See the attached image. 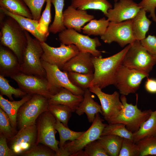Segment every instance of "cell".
<instances>
[{
    "label": "cell",
    "mask_w": 156,
    "mask_h": 156,
    "mask_svg": "<svg viewBox=\"0 0 156 156\" xmlns=\"http://www.w3.org/2000/svg\"><path fill=\"white\" fill-rule=\"evenodd\" d=\"M37 134L36 124L23 128L8 142V146L16 156H20L36 145Z\"/></svg>",
    "instance_id": "2e32d148"
},
{
    "label": "cell",
    "mask_w": 156,
    "mask_h": 156,
    "mask_svg": "<svg viewBox=\"0 0 156 156\" xmlns=\"http://www.w3.org/2000/svg\"><path fill=\"white\" fill-rule=\"evenodd\" d=\"M0 7L12 13L33 19L29 8L23 0H0Z\"/></svg>",
    "instance_id": "f1b7e54d"
},
{
    "label": "cell",
    "mask_w": 156,
    "mask_h": 156,
    "mask_svg": "<svg viewBox=\"0 0 156 156\" xmlns=\"http://www.w3.org/2000/svg\"><path fill=\"white\" fill-rule=\"evenodd\" d=\"M132 19L119 23L110 22L105 33L100 36L106 43L116 42L121 47L131 44L136 40L133 34Z\"/></svg>",
    "instance_id": "4fadbf2b"
},
{
    "label": "cell",
    "mask_w": 156,
    "mask_h": 156,
    "mask_svg": "<svg viewBox=\"0 0 156 156\" xmlns=\"http://www.w3.org/2000/svg\"><path fill=\"white\" fill-rule=\"evenodd\" d=\"M109 135H116L133 141V133L127 130L125 125L122 123L107 125L103 131L101 136Z\"/></svg>",
    "instance_id": "1f68e13d"
},
{
    "label": "cell",
    "mask_w": 156,
    "mask_h": 156,
    "mask_svg": "<svg viewBox=\"0 0 156 156\" xmlns=\"http://www.w3.org/2000/svg\"><path fill=\"white\" fill-rule=\"evenodd\" d=\"M19 88L27 94H38L49 99L58 91L49 83L47 78L21 72L10 77Z\"/></svg>",
    "instance_id": "ba28073f"
},
{
    "label": "cell",
    "mask_w": 156,
    "mask_h": 156,
    "mask_svg": "<svg viewBox=\"0 0 156 156\" xmlns=\"http://www.w3.org/2000/svg\"><path fill=\"white\" fill-rule=\"evenodd\" d=\"M140 42L146 50L156 58V37L149 35Z\"/></svg>",
    "instance_id": "ee69618b"
},
{
    "label": "cell",
    "mask_w": 156,
    "mask_h": 156,
    "mask_svg": "<svg viewBox=\"0 0 156 156\" xmlns=\"http://www.w3.org/2000/svg\"><path fill=\"white\" fill-rule=\"evenodd\" d=\"M7 16L1 21V44L13 52L21 64L27 44L25 31L14 18Z\"/></svg>",
    "instance_id": "7a4b0ae2"
},
{
    "label": "cell",
    "mask_w": 156,
    "mask_h": 156,
    "mask_svg": "<svg viewBox=\"0 0 156 156\" xmlns=\"http://www.w3.org/2000/svg\"><path fill=\"white\" fill-rule=\"evenodd\" d=\"M83 98V96L75 94L68 89L62 88L57 93L48 99V101L49 104H60L67 106L72 112H74Z\"/></svg>",
    "instance_id": "7402d4cb"
},
{
    "label": "cell",
    "mask_w": 156,
    "mask_h": 156,
    "mask_svg": "<svg viewBox=\"0 0 156 156\" xmlns=\"http://www.w3.org/2000/svg\"><path fill=\"white\" fill-rule=\"evenodd\" d=\"M104 120L97 114L94 122L90 127L75 140L65 143L59 148L58 156H71L78 151L82 150L89 143L100 138L103 131L107 124L103 123Z\"/></svg>",
    "instance_id": "8992f818"
},
{
    "label": "cell",
    "mask_w": 156,
    "mask_h": 156,
    "mask_svg": "<svg viewBox=\"0 0 156 156\" xmlns=\"http://www.w3.org/2000/svg\"><path fill=\"white\" fill-rule=\"evenodd\" d=\"M48 110L56 119L68 127V123L71 116V109L65 105L60 104H49Z\"/></svg>",
    "instance_id": "d6a6232c"
},
{
    "label": "cell",
    "mask_w": 156,
    "mask_h": 156,
    "mask_svg": "<svg viewBox=\"0 0 156 156\" xmlns=\"http://www.w3.org/2000/svg\"><path fill=\"white\" fill-rule=\"evenodd\" d=\"M141 9L133 0H119L108 10L105 16L110 22L119 23L132 19Z\"/></svg>",
    "instance_id": "e0dca14e"
},
{
    "label": "cell",
    "mask_w": 156,
    "mask_h": 156,
    "mask_svg": "<svg viewBox=\"0 0 156 156\" xmlns=\"http://www.w3.org/2000/svg\"><path fill=\"white\" fill-rule=\"evenodd\" d=\"M51 0H47L46 4L40 20L37 27L38 31L48 37L49 32V25L51 21Z\"/></svg>",
    "instance_id": "74e56055"
},
{
    "label": "cell",
    "mask_w": 156,
    "mask_h": 156,
    "mask_svg": "<svg viewBox=\"0 0 156 156\" xmlns=\"http://www.w3.org/2000/svg\"><path fill=\"white\" fill-rule=\"evenodd\" d=\"M0 10L1 12L5 15L15 20L23 29L30 33L40 42H45L47 37L40 33L37 29L38 21L12 13L0 7Z\"/></svg>",
    "instance_id": "603a6c76"
},
{
    "label": "cell",
    "mask_w": 156,
    "mask_h": 156,
    "mask_svg": "<svg viewBox=\"0 0 156 156\" xmlns=\"http://www.w3.org/2000/svg\"><path fill=\"white\" fill-rule=\"evenodd\" d=\"M120 99L123 108L115 118L109 121L108 124L120 123L125 125L126 128L134 133L139 129L142 123L150 117L152 111L149 109L142 111L138 108L136 104L135 105L127 102L125 95L121 94Z\"/></svg>",
    "instance_id": "277c9868"
},
{
    "label": "cell",
    "mask_w": 156,
    "mask_h": 156,
    "mask_svg": "<svg viewBox=\"0 0 156 156\" xmlns=\"http://www.w3.org/2000/svg\"><path fill=\"white\" fill-rule=\"evenodd\" d=\"M94 18V16L88 14L86 10L77 9L71 5L63 12V22L66 28L73 29L79 33L85 24Z\"/></svg>",
    "instance_id": "ac0fdd59"
},
{
    "label": "cell",
    "mask_w": 156,
    "mask_h": 156,
    "mask_svg": "<svg viewBox=\"0 0 156 156\" xmlns=\"http://www.w3.org/2000/svg\"><path fill=\"white\" fill-rule=\"evenodd\" d=\"M148 76L149 74L122 64L117 72L114 86L121 94L127 95L135 93L139 88L142 80Z\"/></svg>",
    "instance_id": "8fae6325"
},
{
    "label": "cell",
    "mask_w": 156,
    "mask_h": 156,
    "mask_svg": "<svg viewBox=\"0 0 156 156\" xmlns=\"http://www.w3.org/2000/svg\"><path fill=\"white\" fill-rule=\"evenodd\" d=\"M70 5L80 10H100L105 16L108 10L112 8L111 4L107 0H71Z\"/></svg>",
    "instance_id": "484cf974"
},
{
    "label": "cell",
    "mask_w": 156,
    "mask_h": 156,
    "mask_svg": "<svg viewBox=\"0 0 156 156\" xmlns=\"http://www.w3.org/2000/svg\"><path fill=\"white\" fill-rule=\"evenodd\" d=\"M110 21L105 17L99 19H93L83 27V33L88 36H103L105 32Z\"/></svg>",
    "instance_id": "f546056e"
},
{
    "label": "cell",
    "mask_w": 156,
    "mask_h": 156,
    "mask_svg": "<svg viewBox=\"0 0 156 156\" xmlns=\"http://www.w3.org/2000/svg\"><path fill=\"white\" fill-rule=\"evenodd\" d=\"M18 131L12 126L8 116L0 108V134L3 135L8 142L15 135Z\"/></svg>",
    "instance_id": "f35d334b"
},
{
    "label": "cell",
    "mask_w": 156,
    "mask_h": 156,
    "mask_svg": "<svg viewBox=\"0 0 156 156\" xmlns=\"http://www.w3.org/2000/svg\"><path fill=\"white\" fill-rule=\"evenodd\" d=\"M49 104L47 98L38 94L32 95L18 110L16 117L18 130L36 124L39 116L48 110Z\"/></svg>",
    "instance_id": "5b68a950"
},
{
    "label": "cell",
    "mask_w": 156,
    "mask_h": 156,
    "mask_svg": "<svg viewBox=\"0 0 156 156\" xmlns=\"http://www.w3.org/2000/svg\"><path fill=\"white\" fill-rule=\"evenodd\" d=\"M131 45H127L120 51L107 57L102 58L92 55L94 72L90 87L97 86L102 89L110 85H114L117 71Z\"/></svg>",
    "instance_id": "6da1fadb"
},
{
    "label": "cell",
    "mask_w": 156,
    "mask_h": 156,
    "mask_svg": "<svg viewBox=\"0 0 156 156\" xmlns=\"http://www.w3.org/2000/svg\"><path fill=\"white\" fill-rule=\"evenodd\" d=\"M21 72L20 64L15 55L8 48L0 47V75L9 77Z\"/></svg>",
    "instance_id": "ffe728a7"
},
{
    "label": "cell",
    "mask_w": 156,
    "mask_h": 156,
    "mask_svg": "<svg viewBox=\"0 0 156 156\" xmlns=\"http://www.w3.org/2000/svg\"><path fill=\"white\" fill-rule=\"evenodd\" d=\"M25 33L27 44L20 64L21 72L46 78V72L41 60L43 51L40 42L36 38H33L28 31H25Z\"/></svg>",
    "instance_id": "3957f363"
},
{
    "label": "cell",
    "mask_w": 156,
    "mask_h": 156,
    "mask_svg": "<svg viewBox=\"0 0 156 156\" xmlns=\"http://www.w3.org/2000/svg\"><path fill=\"white\" fill-rule=\"evenodd\" d=\"M58 39L61 43L66 45L74 44L80 52H87L94 56L102 57V53L96 49L101 43L97 37L90 38L89 36L81 34L72 28H66L59 33Z\"/></svg>",
    "instance_id": "9c48e42d"
},
{
    "label": "cell",
    "mask_w": 156,
    "mask_h": 156,
    "mask_svg": "<svg viewBox=\"0 0 156 156\" xmlns=\"http://www.w3.org/2000/svg\"><path fill=\"white\" fill-rule=\"evenodd\" d=\"M139 156L156 155V135L146 137L136 143Z\"/></svg>",
    "instance_id": "8d00e7d4"
},
{
    "label": "cell",
    "mask_w": 156,
    "mask_h": 156,
    "mask_svg": "<svg viewBox=\"0 0 156 156\" xmlns=\"http://www.w3.org/2000/svg\"><path fill=\"white\" fill-rule=\"evenodd\" d=\"M146 12L141 8L132 19V29L136 40L141 41L146 38L152 21L147 17Z\"/></svg>",
    "instance_id": "d4e9b609"
},
{
    "label": "cell",
    "mask_w": 156,
    "mask_h": 156,
    "mask_svg": "<svg viewBox=\"0 0 156 156\" xmlns=\"http://www.w3.org/2000/svg\"><path fill=\"white\" fill-rule=\"evenodd\" d=\"M123 138L113 135L101 136L97 141L108 156H118Z\"/></svg>",
    "instance_id": "4316f807"
},
{
    "label": "cell",
    "mask_w": 156,
    "mask_h": 156,
    "mask_svg": "<svg viewBox=\"0 0 156 156\" xmlns=\"http://www.w3.org/2000/svg\"><path fill=\"white\" fill-rule=\"evenodd\" d=\"M89 89L99 98L102 107V115L106 120L108 122L118 116L123 107L120 101L118 92L115 91L112 94H107L97 86H91Z\"/></svg>",
    "instance_id": "9a60e30c"
},
{
    "label": "cell",
    "mask_w": 156,
    "mask_h": 156,
    "mask_svg": "<svg viewBox=\"0 0 156 156\" xmlns=\"http://www.w3.org/2000/svg\"><path fill=\"white\" fill-rule=\"evenodd\" d=\"M147 78L145 85L146 90L150 93H156V79L148 77Z\"/></svg>",
    "instance_id": "7dc6e473"
},
{
    "label": "cell",
    "mask_w": 156,
    "mask_h": 156,
    "mask_svg": "<svg viewBox=\"0 0 156 156\" xmlns=\"http://www.w3.org/2000/svg\"><path fill=\"white\" fill-rule=\"evenodd\" d=\"M138 4L141 8L143 9L146 12L149 13V16L156 23V0H142Z\"/></svg>",
    "instance_id": "f6af8a7d"
},
{
    "label": "cell",
    "mask_w": 156,
    "mask_h": 156,
    "mask_svg": "<svg viewBox=\"0 0 156 156\" xmlns=\"http://www.w3.org/2000/svg\"><path fill=\"white\" fill-rule=\"evenodd\" d=\"M40 44L43 51L41 60L57 66L61 70L68 60L79 52L78 47L74 44L61 43L59 47H55L45 42H40Z\"/></svg>",
    "instance_id": "7c38bea8"
},
{
    "label": "cell",
    "mask_w": 156,
    "mask_h": 156,
    "mask_svg": "<svg viewBox=\"0 0 156 156\" xmlns=\"http://www.w3.org/2000/svg\"><path fill=\"white\" fill-rule=\"evenodd\" d=\"M84 149L86 156H109L97 140L89 143Z\"/></svg>",
    "instance_id": "7bdbcfd3"
},
{
    "label": "cell",
    "mask_w": 156,
    "mask_h": 156,
    "mask_svg": "<svg viewBox=\"0 0 156 156\" xmlns=\"http://www.w3.org/2000/svg\"><path fill=\"white\" fill-rule=\"evenodd\" d=\"M91 92L89 89L84 90L83 100L75 111L79 116L85 113L90 123L94 122L97 114L100 113L102 115L103 114L101 105L94 101Z\"/></svg>",
    "instance_id": "44dd1931"
},
{
    "label": "cell",
    "mask_w": 156,
    "mask_h": 156,
    "mask_svg": "<svg viewBox=\"0 0 156 156\" xmlns=\"http://www.w3.org/2000/svg\"><path fill=\"white\" fill-rule=\"evenodd\" d=\"M21 156H56L55 152L49 146L41 144L35 145Z\"/></svg>",
    "instance_id": "ab89813d"
},
{
    "label": "cell",
    "mask_w": 156,
    "mask_h": 156,
    "mask_svg": "<svg viewBox=\"0 0 156 156\" xmlns=\"http://www.w3.org/2000/svg\"><path fill=\"white\" fill-rule=\"evenodd\" d=\"M56 120L55 127L60 136L59 148L62 147L66 141L68 140L70 141H73L78 138L84 132L73 131L68 127L65 126L59 120Z\"/></svg>",
    "instance_id": "836d02e7"
},
{
    "label": "cell",
    "mask_w": 156,
    "mask_h": 156,
    "mask_svg": "<svg viewBox=\"0 0 156 156\" xmlns=\"http://www.w3.org/2000/svg\"><path fill=\"white\" fill-rule=\"evenodd\" d=\"M133 134V141L135 143L146 137L156 135V109L152 111L149 118Z\"/></svg>",
    "instance_id": "83f0119b"
},
{
    "label": "cell",
    "mask_w": 156,
    "mask_h": 156,
    "mask_svg": "<svg viewBox=\"0 0 156 156\" xmlns=\"http://www.w3.org/2000/svg\"><path fill=\"white\" fill-rule=\"evenodd\" d=\"M41 62L46 72V78L53 88L58 91L64 88L75 94L83 96L84 90L72 83L66 72L62 71L57 66L42 60Z\"/></svg>",
    "instance_id": "5bb4252c"
},
{
    "label": "cell",
    "mask_w": 156,
    "mask_h": 156,
    "mask_svg": "<svg viewBox=\"0 0 156 156\" xmlns=\"http://www.w3.org/2000/svg\"><path fill=\"white\" fill-rule=\"evenodd\" d=\"M51 3L55 9V16L53 21L49 28V32L56 34L66 28L63 22V14L64 0H51Z\"/></svg>",
    "instance_id": "4dcf8cb0"
},
{
    "label": "cell",
    "mask_w": 156,
    "mask_h": 156,
    "mask_svg": "<svg viewBox=\"0 0 156 156\" xmlns=\"http://www.w3.org/2000/svg\"><path fill=\"white\" fill-rule=\"evenodd\" d=\"M29 8L33 19L39 21L41 16L42 7L47 0H23Z\"/></svg>",
    "instance_id": "b9f144b4"
},
{
    "label": "cell",
    "mask_w": 156,
    "mask_h": 156,
    "mask_svg": "<svg viewBox=\"0 0 156 156\" xmlns=\"http://www.w3.org/2000/svg\"><path fill=\"white\" fill-rule=\"evenodd\" d=\"M119 0H114V1L115 2H116L118 1Z\"/></svg>",
    "instance_id": "c3c4849f"
},
{
    "label": "cell",
    "mask_w": 156,
    "mask_h": 156,
    "mask_svg": "<svg viewBox=\"0 0 156 156\" xmlns=\"http://www.w3.org/2000/svg\"><path fill=\"white\" fill-rule=\"evenodd\" d=\"M131 44L122 65L149 74L156 64V58L146 50L140 41L135 40Z\"/></svg>",
    "instance_id": "52a82bcc"
},
{
    "label": "cell",
    "mask_w": 156,
    "mask_h": 156,
    "mask_svg": "<svg viewBox=\"0 0 156 156\" xmlns=\"http://www.w3.org/2000/svg\"><path fill=\"white\" fill-rule=\"evenodd\" d=\"M0 95L7 96L11 101H14L12 95L16 98H22L27 94L19 88H15L9 83V81L0 75Z\"/></svg>",
    "instance_id": "e575fe53"
},
{
    "label": "cell",
    "mask_w": 156,
    "mask_h": 156,
    "mask_svg": "<svg viewBox=\"0 0 156 156\" xmlns=\"http://www.w3.org/2000/svg\"><path fill=\"white\" fill-rule=\"evenodd\" d=\"M67 73L70 81L75 86L84 90L90 87L93 79V74H84L72 72Z\"/></svg>",
    "instance_id": "d590c367"
},
{
    "label": "cell",
    "mask_w": 156,
    "mask_h": 156,
    "mask_svg": "<svg viewBox=\"0 0 156 156\" xmlns=\"http://www.w3.org/2000/svg\"><path fill=\"white\" fill-rule=\"evenodd\" d=\"M139 150L137 144L131 140L123 138L118 156H139Z\"/></svg>",
    "instance_id": "60d3db41"
},
{
    "label": "cell",
    "mask_w": 156,
    "mask_h": 156,
    "mask_svg": "<svg viewBox=\"0 0 156 156\" xmlns=\"http://www.w3.org/2000/svg\"><path fill=\"white\" fill-rule=\"evenodd\" d=\"M92 54L89 52H80L64 65L62 70L84 74H94V68Z\"/></svg>",
    "instance_id": "d6986e66"
},
{
    "label": "cell",
    "mask_w": 156,
    "mask_h": 156,
    "mask_svg": "<svg viewBox=\"0 0 156 156\" xmlns=\"http://www.w3.org/2000/svg\"><path fill=\"white\" fill-rule=\"evenodd\" d=\"M0 156H16L8 146L6 138L2 134H0Z\"/></svg>",
    "instance_id": "bcb514c9"
},
{
    "label": "cell",
    "mask_w": 156,
    "mask_h": 156,
    "mask_svg": "<svg viewBox=\"0 0 156 156\" xmlns=\"http://www.w3.org/2000/svg\"><path fill=\"white\" fill-rule=\"evenodd\" d=\"M32 95L27 94L19 101H9L0 95V108L7 114L12 126L17 129L16 117L18 110L25 103L30 99Z\"/></svg>",
    "instance_id": "cb8c5ba5"
},
{
    "label": "cell",
    "mask_w": 156,
    "mask_h": 156,
    "mask_svg": "<svg viewBox=\"0 0 156 156\" xmlns=\"http://www.w3.org/2000/svg\"><path fill=\"white\" fill-rule=\"evenodd\" d=\"M56 120L48 110L42 113L37 119L36 124L37 128L36 145H46L59 154V142L56 140L57 130L55 127Z\"/></svg>",
    "instance_id": "30bf717a"
}]
</instances>
